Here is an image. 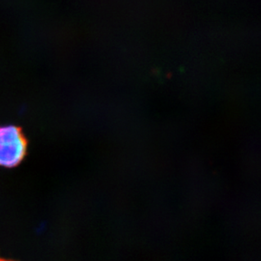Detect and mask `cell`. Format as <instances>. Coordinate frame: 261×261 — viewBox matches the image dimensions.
<instances>
[{
	"label": "cell",
	"instance_id": "obj_1",
	"mask_svg": "<svg viewBox=\"0 0 261 261\" xmlns=\"http://www.w3.org/2000/svg\"><path fill=\"white\" fill-rule=\"evenodd\" d=\"M28 146V139L20 127H0V167L13 168L20 165L27 155Z\"/></svg>",
	"mask_w": 261,
	"mask_h": 261
},
{
	"label": "cell",
	"instance_id": "obj_2",
	"mask_svg": "<svg viewBox=\"0 0 261 261\" xmlns=\"http://www.w3.org/2000/svg\"><path fill=\"white\" fill-rule=\"evenodd\" d=\"M0 261H15V260H12V259H5V258H2V257H0Z\"/></svg>",
	"mask_w": 261,
	"mask_h": 261
}]
</instances>
